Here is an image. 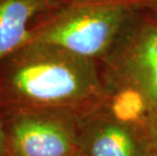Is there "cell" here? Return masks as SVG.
I'll return each instance as SVG.
<instances>
[{
  "instance_id": "obj_4",
  "label": "cell",
  "mask_w": 157,
  "mask_h": 156,
  "mask_svg": "<svg viewBox=\"0 0 157 156\" xmlns=\"http://www.w3.org/2000/svg\"><path fill=\"white\" fill-rule=\"evenodd\" d=\"M8 156H74L81 115L67 109L2 105Z\"/></svg>"
},
{
  "instance_id": "obj_9",
  "label": "cell",
  "mask_w": 157,
  "mask_h": 156,
  "mask_svg": "<svg viewBox=\"0 0 157 156\" xmlns=\"http://www.w3.org/2000/svg\"><path fill=\"white\" fill-rule=\"evenodd\" d=\"M74 156H79V154H75Z\"/></svg>"
},
{
  "instance_id": "obj_5",
  "label": "cell",
  "mask_w": 157,
  "mask_h": 156,
  "mask_svg": "<svg viewBox=\"0 0 157 156\" xmlns=\"http://www.w3.org/2000/svg\"><path fill=\"white\" fill-rule=\"evenodd\" d=\"M79 156H156L144 122L106 101L80 116L77 134Z\"/></svg>"
},
{
  "instance_id": "obj_7",
  "label": "cell",
  "mask_w": 157,
  "mask_h": 156,
  "mask_svg": "<svg viewBox=\"0 0 157 156\" xmlns=\"http://www.w3.org/2000/svg\"><path fill=\"white\" fill-rule=\"evenodd\" d=\"M145 125L149 135L151 137L153 147H154L155 153L157 156V114H149L146 115L144 118Z\"/></svg>"
},
{
  "instance_id": "obj_1",
  "label": "cell",
  "mask_w": 157,
  "mask_h": 156,
  "mask_svg": "<svg viewBox=\"0 0 157 156\" xmlns=\"http://www.w3.org/2000/svg\"><path fill=\"white\" fill-rule=\"evenodd\" d=\"M105 99L99 63L61 46L32 42L0 63V107L67 109L82 116Z\"/></svg>"
},
{
  "instance_id": "obj_8",
  "label": "cell",
  "mask_w": 157,
  "mask_h": 156,
  "mask_svg": "<svg viewBox=\"0 0 157 156\" xmlns=\"http://www.w3.org/2000/svg\"><path fill=\"white\" fill-rule=\"evenodd\" d=\"M0 156H8L7 155V143H6V135L4 126L0 115Z\"/></svg>"
},
{
  "instance_id": "obj_6",
  "label": "cell",
  "mask_w": 157,
  "mask_h": 156,
  "mask_svg": "<svg viewBox=\"0 0 157 156\" xmlns=\"http://www.w3.org/2000/svg\"><path fill=\"white\" fill-rule=\"evenodd\" d=\"M67 0H0V63L34 41L36 31Z\"/></svg>"
},
{
  "instance_id": "obj_3",
  "label": "cell",
  "mask_w": 157,
  "mask_h": 156,
  "mask_svg": "<svg viewBox=\"0 0 157 156\" xmlns=\"http://www.w3.org/2000/svg\"><path fill=\"white\" fill-rule=\"evenodd\" d=\"M99 65L106 94L157 114V9L144 13Z\"/></svg>"
},
{
  "instance_id": "obj_2",
  "label": "cell",
  "mask_w": 157,
  "mask_h": 156,
  "mask_svg": "<svg viewBox=\"0 0 157 156\" xmlns=\"http://www.w3.org/2000/svg\"><path fill=\"white\" fill-rule=\"evenodd\" d=\"M153 9L157 0H67L36 31L33 42L61 46L101 63L132 25Z\"/></svg>"
}]
</instances>
